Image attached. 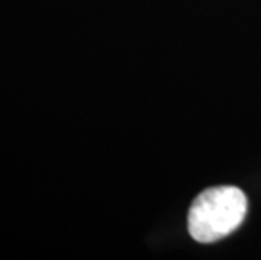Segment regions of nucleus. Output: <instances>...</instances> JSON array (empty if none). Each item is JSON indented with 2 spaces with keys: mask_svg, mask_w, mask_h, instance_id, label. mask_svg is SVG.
<instances>
[{
  "mask_svg": "<svg viewBox=\"0 0 261 260\" xmlns=\"http://www.w3.org/2000/svg\"><path fill=\"white\" fill-rule=\"evenodd\" d=\"M248 200L234 186H218L201 193L189 211V233L194 240L211 243L232 233L243 223Z\"/></svg>",
  "mask_w": 261,
  "mask_h": 260,
  "instance_id": "1",
  "label": "nucleus"
}]
</instances>
